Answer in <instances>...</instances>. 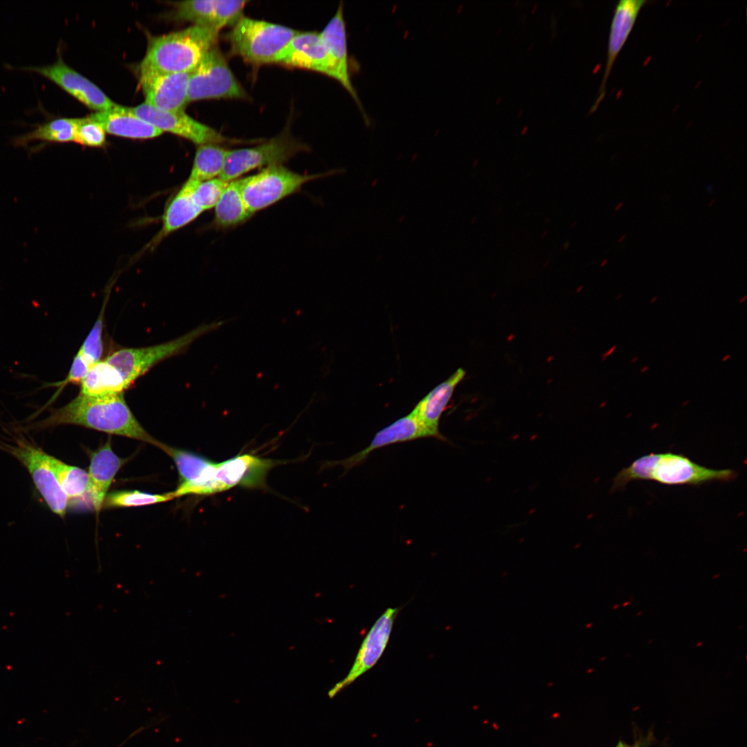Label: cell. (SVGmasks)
I'll return each mask as SVG.
<instances>
[{"instance_id": "7", "label": "cell", "mask_w": 747, "mask_h": 747, "mask_svg": "<svg viewBox=\"0 0 747 747\" xmlns=\"http://www.w3.org/2000/svg\"><path fill=\"white\" fill-rule=\"evenodd\" d=\"M305 149V145L288 133H281L254 147L229 149L219 177L230 182L241 178L254 169L284 165Z\"/></svg>"}, {"instance_id": "21", "label": "cell", "mask_w": 747, "mask_h": 747, "mask_svg": "<svg viewBox=\"0 0 747 747\" xmlns=\"http://www.w3.org/2000/svg\"><path fill=\"white\" fill-rule=\"evenodd\" d=\"M465 371L459 368L447 380L429 392L421 400L414 411L416 412L432 438L447 441L439 432L441 416L448 405L456 385L463 380Z\"/></svg>"}, {"instance_id": "35", "label": "cell", "mask_w": 747, "mask_h": 747, "mask_svg": "<svg viewBox=\"0 0 747 747\" xmlns=\"http://www.w3.org/2000/svg\"><path fill=\"white\" fill-rule=\"evenodd\" d=\"M91 366L92 365L83 357V356L77 351L73 358L70 369L64 379L56 382H47L46 385H44L43 387H57L55 394L51 397L46 406L49 405L51 402L54 401L66 385L69 384H80Z\"/></svg>"}, {"instance_id": "22", "label": "cell", "mask_w": 747, "mask_h": 747, "mask_svg": "<svg viewBox=\"0 0 747 747\" xmlns=\"http://www.w3.org/2000/svg\"><path fill=\"white\" fill-rule=\"evenodd\" d=\"M89 117L99 123L105 132L118 136L148 139L163 133L160 130L128 112L125 107L120 105L111 111L93 113Z\"/></svg>"}, {"instance_id": "47", "label": "cell", "mask_w": 747, "mask_h": 747, "mask_svg": "<svg viewBox=\"0 0 747 747\" xmlns=\"http://www.w3.org/2000/svg\"><path fill=\"white\" fill-rule=\"evenodd\" d=\"M746 296H744V297L742 298V299H740V302H744V300L746 299Z\"/></svg>"}, {"instance_id": "48", "label": "cell", "mask_w": 747, "mask_h": 747, "mask_svg": "<svg viewBox=\"0 0 747 747\" xmlns=\"http://www.w3.org/2000/svg\"><path fill=\"white\" fill-rule=\"evenodd\" d=\"M628 604H629V602H627L623 603L622 605L625 607V606L627 605Z\"/></svg>"}, {"instance_id": "37", "label": "cell", "mask_w": 747, "mask_h": 747, "mask_svg": "<svg viewBox=\"0 0 747 747\" xmlns=\"http://www.w3.org/2000/svg\"><path fill=\"white\" fill-rule=\"evenodd\" d=\"M706 191H707V192H708L709 193V194H711V193H712V192H713V187H712V185H708L706 186Z\"/></svg>"}, {"instance_id": "6", "label": "cell", "mask_w": 747, "mask_h": 747, "mask_svg": "<svg viewBox=\"0 0 747 747\" xmlns=\"http://www.w3.org/2000/svg\"><path fill=\"white\" fill-rule=\"evenodd\" d=\"M327 175V173L302 174L279 165L239 178V182L244 202L254 214L297 193L308 182Z\"/></svg>"}, {"instance_id": "39", "label": "cell", "mask_w": 747, "mask_h": 747, "mask_svg": "<svg viewBox=\"0 0 747 747\" xmlns=\"http://www.w3.org/2000/svg\"><path fill=\"white\" fill-rule=\"evenodd\" d=\"M569 246V241H566V243H564V248L565 250H566V249L568 248Z\"/></svg>"}, {"instance_id": "19", "label": "cell", "mask_w": 747, "mask_h": 747, "mask_svg": "<svg viewBox=\"0 0 747 747\" xmlns=\"http://www.w3.org/2000/svg\"><path fill=\"white\" fill-rule=\"evenodd\" d=\"M174 461L180 483L175 498L186 495H212L211 475L214 462L202 456L163 444L160 448Z\"/></svg>"}, {"instance_id": "52", "label": "cell", "mask_w": 747, "mask_h": 747, "mask_svg": "<svg viewBox=\"0 0 747 747\" xmlns=\"http://www.w3.org/2000/svg\"><path fill=\"white\" fill-rule=\"evenodd\" d=\"M718 576H719V574H718V575H717L716 576L713 577V578H717V577H718Z\"/></svg>"}, {"instance_id": "31", "label": "cell", "mask_w": 747, "mask_h": 747, "mask_svg": "<svg viewBox=\"0 0 747 747\" xmlns=\"http://www.w3.org/2000/svg\"><path fill=\"white\" fill-rule=\"evenodd\" d=\"M107 302V298L104 300L97 320L78 351L91 365L100 360L103 354V329Z\"/></svg>"}, {"instance_id": "4", "label": "cell", "mask_w": 747, "mask_h": 747, "mask_svg": "<svg viewBox=\"0 0 747 747\" xmlns=\"http://www.w3.org/2000/svg\"><path fill=\"white\" fill-rule=\"evenodd\" d=\"M228 321L219 320L203 323L184 335L164 343L117 349L104 359L120 371L129 387L155 365L183 353L199 338L219 329Z\"/></svg>"}, {"instance_id": "38", "label": "cell", "mask_w": 747, "mask_h": 747, "mask_svg": "<svg viewBox=\"0 0 747 747\" xmlns=\"http://www.w3.org/2000/svg\"><path fill=\"white\" fill-rule=\"evenodd\" d=\"M622 206V202H620V203H618V205H616V206L615 207V211H618V210H619V209H620V208H621Z\"/></svg>"}, {"instance_id": "42", "label": "cell", "mask_w": 747, "mask_h": 747, "mask_svg": "<svg viewBox=\"0 0 747 747\" xmlns=\"http://www.w3.org/2000/svg\"><path fill=\"white\" fill-rule=\"evenodd\" d=\"M648 368H649V367H648V366H646V367H644V368H643V369H641V371H641V372H645V371H646L647 369H648Z\"/></svg>"}, {"instance_id": "2", "label": "cell", "mask_w": 747, "mask_h": 747, "mask_svg": "<svg viewBox=\"0 0 747 747\" xmlns=\"http://www.w3.org/2000/svg\"><path fill=\"white\" fill-rule=\"evenodd\" d=\"M736 477L733 470L708 468L681 454L650 453L622 468L614 479L612 490H620L633 481L651 480L670 486H699L712 481L728 482Z\"/></svg>"}, {"instance_id": "8", "label": "cell", "mask_w": 747, "mask_h": 747, "mask_svg": "<svg viewBox=\"0 0 747 747\" xmlns=\"http://www.w3.org/2000/svg\"><path fill=\"white\" fill-rule=\"evenodd\" d=\"M246 96L244 89L216 46L190 72L187 102L218 98L243 99Z\"/></svg>"}, {"instance_id": "40", "label": "cell", "mask_w": 747, "mask_h": 747, "mask_svg": "<svg viewBox=\"0 0 747 747\" xmlns=\"http://www.w3.org/2000/svg\"><path fill=\"white\" fill-rule=\"evenodd\" d=\"M626 237V234H623L619 239L618 242H621Z\"/></svg>"}, {"instance_id": "23", "label": "cell", "mask_w": 747, "mask_h": 747, "mask_svg": "<svg viewBox=\"0 0 747 747\" xmlns=\"http://www.w3.org/2000/svg\"><path fill=\"white\" fill-rule=\"evenodd\" d=\"M199 183L188 178L170 201L163 216L162 228L151 242L153 246L170 233L193 221L203 212L192 199L194 190Z\"/></svg>"}, {"instance_id": "49", "label": "cell", "mask_w": 747, "mask_h": 747, "mask_svg": "<svg viewBox=\"0 0 747 747\" xmlns=\"http://www.w3.org/2000/svg\"><path fill=\"white\" fill-rule=\"evenodd\" d=\"M702 644H703V643H702V642H701V643H699L697 644V646H699V645H702Z\"/></svg>"}, {"instance_id": "46", "label": "cell", "mask_w": 747, "mask_h": 747, "mask_svg": "<svg viewBox=\"0 0 747 747\" xmlns=\"http://www.w3.org/2000/svg\"><path fill=\"white\" fill-rule=\"evenodd\" d=\"M656 299H657V297H654V298H653V299H652L651 300V303H653V302H654L656 301Z\"/></svg>"}, {"instance_id": "18", "label": "cell", "mask_w": 747, "mask_h": 747, "mask_svg": "<svg viewBox=\"0 0 747 747\" xmlns=\"http://www.w3.org/2000/svg\"><path fill=\"white\" fill-rule=\"evenodd\" d=\"M276 63L333 77L331 61L320 33L298 32L279 54Z\"/></svg>"}, {"instance_id": "44", "label": "cell", "mask_w": 747, "mask_h": 747, "mask_svg": "<svg viewBox=\"0 0 747 747\" xmlns=\"http://www.w3.org/2000/svg\"><path fill=\"white\" fill-rule=\"evenodd\" d=\"M715 201H716V199H713V200H712V201L710 202V203L709 204V205H708V206H709V207L712 206V204H713V203H714L715 202Z\"/></svg>"}, {"instance_id": "45", "label": "cell", "mask_w": 747, "mask_h": 747, "mask_svg": "<svg viewBox=\"0 0 747 747\" xmlns=\"http://www.w3.org/2000/svg\"><path fill=\"white\" fill-rule=\"evenodd\" d=\"M637 360H638V357H635V358H634V359H633L632 360H631V362L634 363V362H636V361Z\"/></svg>"}, {"instance_id": "9", "label": "cell", "mask_w": 747, "mask_h": 747, "mask_svg": "<svg viewBox=\"0 0 747 747\" xmlns=\"http://www.w3.org/2000/svg\"><path fill=\"white\" fill-rule=\"evenodd\" d=\"M1 448L28 470L48 508L63 517L68 499L55 477L50 464V456L24 439H17L13 444L2 443Z\"/></svg>"}, {"instance_id": "36", "label": "cell", "mask_w": 747, "mask_h": 747, "mask_svg": "<svg viewBox=\"0 0 747 747\" xmlns=\"http://www.w3.org/2000/svg\"><path fill=\"white\" fill-rule=\"evenodd\" d=\"M640 744L638 743H635L634 745H629V744H628L627 743H625V742H623L622 741H619L618 742L617 745L616 746V747H640Z\"/></svg>"}, {"instance_id": "5", "label": "cell", "mask_w": 747, "mask_h": 747, "mask_svg": "<svg viewBox=\"0 0 747 747\" xmlns=\"http://www.w3.org/2000/svg\"><path fill=\"white\" fill-rule=\"evenodd\" d=\"M298 32L289 27L243 17L229 33L232 50L249 63H276Z\"/></svg>"}, {"instance_id": "20", "label": "cell", "mask_w": 747, "mask_h": 747, "mask_svg": "<svg viewBox=\"0 0 747 747\" xmlns=\"http://www.w3.org/2000/svg\"><path fill=\"white\" fill-rule=\"evenodd\" d=\"M127 459L118 456L112 450L110 439L92 453L89 470L91 504L98 513L103 507L107 491L116 474Z\"/></svg>"}, {"instance_id": "11", "label": "cell", "mask_w": 747, "mask_h": 747, "mask_svg": "<svg viewBox=\"0 0 747 747\" xmlns=\"http://www.w3.org/2000/svg\"><path fill=\"white\" fill-rule=\"evenodd\" d=\"M21 69L44 77L96 112L111 111L119 105L95 84L68 66L60 54L57 61L50 65L26 66Z\"/></svg>"}, {"instance_id": "25", "label": "cell", "mask_w": 747, "mask_h": 747, "mask_svg": "<svg viewBox=\"0 0 747 747\" xmlns=\"http://www.w3.org/2000/svg\"><path fill=\"white\" fill-rule=\"evenodd\" d=\"M80 385V394L89 396L123 394L129 388L120 371L105 359L89 368Z\"/></svg>"}, {"instance_id": "51", "label": "cell", "mask_w": 747, "mask_h": 747, "mask_svg": "<svg viewBox=\"0 0 747 747\" xmlns=\"http://www.w3.org/2000/svg\"><path fill=\"white\" fill-rule=\"evenodd\" d=\"M619 607V605H616L615 607H614V609H616V608H617V607Z\"/></svg>"}, {"instance_id": "15", "label": "cell", "mask_w": 747, "mask_h": 747, "mask_svg": "<svg viewBox=\"0 0 747 747\" xmlns=\"http://www.w3.org/2000/svg\"><path fill=\"white\" fill-rule=\"evenodd\" d=\"M190 73H159L139 71L140 84L145 102L156 109L176 111L183 110L187 102Z\"/></svg>"}, {"instance_id": "13", "label": "cell", "mask_w": 747, "mask_h": 747, "mask_svg": "<svg viewBox=\"0 0 747 747\" xmlns=\"http://www.w3.org/2000/svg\"><path fill=\"white\" fill-rule=\"evenodd\" d=\"M320 34L331 61L332 78L337 80L348 91L359 107L365 122L369 123V118L351 80L353 71L351 62L353 61H351L349 56L344 6L342 2Z\"/></svg>"}, {"instance_id": "3", "label": "cell", "mask_w": 747, "mask_h": 747, "mask_svg": "<svg viewBox=\"0 0 747 747\" xmlns=\"http://www.w3.org/2000/svg\"><path fill=\"white\" fill-rule=\"evenodd\" d=\"M219 32L193 25L183 30L150 38L139 71L159 73H190L216 46Z\"/></svg>"}, {"instance_id": "43", "label": "cell", "mask_w": 747, "mask_h": 747, "mask_svg": "<svg viewBox=\"0 0 747 747\" xmlns=\"http://www.w3.org/2000/svg\"><path fill=\"white\" fill-rule=\"evenodd\" d=\"M607 262V259H605V260H604V261H602V264H600V266H605V264H606Z\"/></svg>"}, {"instance_id": "24", "label": "cell", "mask_w": 747, "mask_h": 747, "mask_svg": "<svg viewBox=\"0 0 747 747\" xmlns=\"http://www.w3.org/2000/svg\"><path fill=\"white\" fill-rule=\"evenodd\" d=\"M243 199L239 178L230 181L214 208L210 226L218 230L238 227L252 216Z\"/></svg>"}, {"instance_id": "33", "label": "cell", "mask_w": 747, "mask_h": 747, "mask_svg": "<svg viewBox=\"0 0 747 747\" xmlns=\"http://www.w3.org/2000/svg\"><path fill=\"white\" fill-rule=\"evenodd\" d=\"M246 1L216 0L213 29L219 32L228 26H234L242 17Z\"/></svg>"}, {"instance_id": "12", "label": "cell", "mask_w": 747, "mask_h": 747, "mask_svg": "<svg viewBox=\"0 0 747 747\" xmlns=\"http://www.w3.org/2000/svg\"><path fill=\"white\" fill-rule=\"evenodd\" d=\"M277 461L251 454H237L216 463L214 484L216 493L234 487L260 488L266 485L268 472Z\"/></svg>"}, {"instance_id": "50", "label": "cell", "mask_w": 747, "mask_h": 747, "mask_svg": "<svg viewBox=\"0 0 747 747\" xmlns=\"http://www.w3.org/2000/svg\"><path fill=\"white\" fill-rule=\"evenodd\" d=\"M621 295H622V294H620V295H619L618 296V297L616 298V299H618L619 297H621Z\"/></svg>"}, {"instance_id": "41", "label": "cell", "mask_w": 747, "mask_h": 747, "mask_svg": "<svg viewBox=\"0 0 747 747\" xmlns=\"http://www.w3.org/2000/svg\"><path fill=\"white\" fill-rule=\"evenodd\" d=\"M730 357V356L729 354H728L726 357H724L723 358V362L726 361Z\"/></svg>"}, {"instance_id": "30", "label": "cell", "mask_w": 747, "mask_h": 747, "mask_svg": "<svg viewBox=\"0 0 747 747\" xmlns=\"http://www.w3.org/2000/svg\"><path fill=\"white\" fill-rule=\"evenodd\" d=\"M174 498L173 492L154 495L138 490L116 491L107 495L103 507L110 508L142 506L168 501Z\"/></svg>"}, {"instance_id": "27", "label": "cell", "mask_w": 747, "mask_h": 747, "mask_svg": "<svg viewBox=\"0 0 747 747\" xmlns=\"http://www.w3.org/2000/svg\"><path fill=\"white\" fill-rule=\"evenodd\" d=\"M229 149L221 145H199L196 151L189 178L201 182L219 177Z\"/></svg>"}, {"instance_id": "16", "label": "cell", "mask_w": 747, "mask_h": 747, "mask_svg": "<svg viewBox=\"0 0 747 747\" xmlns=\"http://www.w3.org/2000/svg\"><path fill=\"white\" fill-rule=\"evenodd\" d=\"M645 0H621L616 5L611 21L605 67L597 98L589 113H593L604 99L607 83L614 63L629 38Z\"/></svg>"}, {"instance_id": "29", "label": "cell", "mask_w": 747, "mask_h": 747, "mask_svg": "<svg viewBox=\"0 0 747 747\" xmlns=\"http://www.w3.org/2000/svg\"><path fill=\"white\" fill-rule=\"evenodd\" d=\"M216 0H188L176 2L172 18L192 22L213 29Z\"/></svg>"}, {"instance_id": "17", "label": "cell", "mask_w": 747, "mask_h": 747, "mask_svg": "<svg viewBox=\"0 0 747 747\" xmlns=\"http://www.w3.org/2000/svg\"><path fill=\"white\" fill-rule=\"evenodd\" d=\"M422 438L432 437L416 412L412 410L410 414L378 431L365 449L345 459L331 462L329 465H340L345 471H349L364 463L368 456L376 450Z\"/></svg>"}, {"instance_id": "32", "label": "cell", "mask_w": 747, "mask_h": 747, "mask_svg": "<svg viewBox=\"0 0 747 747\" xmlns=\"http://www.w3.org/2000/svg\"><path fill=\"white\" fill-rule=\"evenodd\" d=\"M228 183L220 177L199 182L192 194L194 203L203 212L215 208Z\"/></svg>"}, {"instance_id": "1", "label": "cell", "mask_w": 747, "mask_h": 747, "mask_svg": "<svg viewBox=\"0 0 747 747\" xmlns=\"http://www.w3.org/2000/svg\"><path fill=\"white\" fill-rule=\"evenodd\" d=\"M61 425H75L135 439L162 447L137 421L123 394L89 396L79 394L66 405L50 411L44 420L30 425L42 430Z\"/></svg>"}, {"instance_id": "10", "label": "cell", "mask_w": 747, "mask_h": 747, "mask_svg": "<svg viewBox=\"0 0 747 747\" xmlns=\"http://www.w3.org/2000/svg\"><path fill=\"white\" fill-rule=\"evenodd\" d=\"M126 110L163 131H167L190 140L199 145L206 144L223 145L232 143L234 140L226 138L215 129L201 123L183 110L167 111L143 103Z\"/></svg>"}, {"instance_id": "34", "label": "cell", "mask_w": 747, "mask_h": 747, "mask_svg": "<svg viewBox=\"0 0 747 747\" xmlns=\"http://www.w3.org/2000/svg\"><path fill=\"white\" fill-rule=\"evenodd\" d=\"M106 141V132L97 122L90 118H77L75 142L89 147H101Z\"/></svg>"}, {"instance_id": "28", "label": "cell", "mask_w": 747, "mask_h": 747, "mask_svg": "<svg viewBox=\"0 0 747 747\" xmlns=\"http://www.w3.org/2000/svg\"><path fill=\"white\" fill-rule=\"evenodd\" d=\"M50 461L55 477L68 499H77L88 493L89 478L85 470L67 465L51 456Z\"/></svg>"}, {"instance_id": "14", "label": "cell", "mask_w": 747, "mask_h": 747, "mask_svg": "<svg viewBox=\"0 0 747 747\" xmlns=\"http://www.w3.org/2000/svg\"><path fill=\"white\" fill-rule=\"evenodd\" d=\"M398 608H388L378 618L365 638L347 676L329 691L334 697L345 687L371 668L384 652L388 643Z\"/></svg>"}, {"instance_id": "26", "label": "cell", "mask_w": 747, "mask_h": 747, "mask_svg": "<svg viewBox=\"0 0 747 747\" xmlns=\"http://www.w3.org/2000/svg\"><path fill=\"white\" fill-rule=\"evenodd\" d=\"M77 118H57L37 126L33 131L13 140L16 146H25L32 141L44 142H75Z\"/></svg>"}]
</instances>
